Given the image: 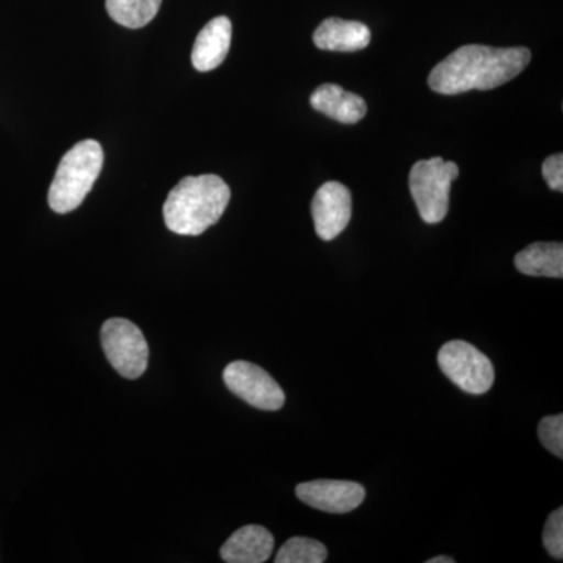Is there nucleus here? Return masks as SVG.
<instances>
[{"instance_id": "nucleus-20", "label": "nucleus", "mask_w": 563, "mask_h": 563, "mask_svg": "<svg viewBox=\"0 0 563 563\" xmlns=\"http://www.w3.org/2000/svg\"><path fill=\"white\" fill-rule=\"evenodd\" d=\"M454 559L446 558V555H439V558L429 559L428 563H454Z\"/></svg>"}, {"instance_id": "nucleus-11", "label": "nucleus", "mask_w": 563, "mask_h": 563, "mask_svg": "<svg viewBox=\"0 0 563 563\" xmlns=\"http://www.w3.org/2000/svg\"><path fill=\"white\" fill-rule=\"evenodd\" d=\"M273 548L272 532L263 526L250 525L233 532L220 554L228 563H263L272 558Z\"/></svg>"}, {"instance_id": "nucleus-1", "label": "nucleus", "mask_w": 563, "mask_h": 563, "mask_svg": "<svg viewBox=\"0 0 563 563\" xmlns=\"http://www.w3.org/2000/svg\"><path fill=\"white\" fill-rule=\"evenodd\" d=\"M526 47H498L468 44L454 51L450 57L429 74V87L439 95L454 96L472 90H493L515 79L531 62Z\"/></svg>"}, {"instance_id": "nucleus-16", "label": "nucleus", "mask_w": 563, "mask_h": 563, "mask_svg": "<svg viewBox=\"0 0 563 563\" xmlns=\"http://www.w3.org/2000/svg\"><path fill=\"white\" fill-rule=\"evenodd\" d=\"M328 559V550L318 540L307 537H292L282 544L276 563H322Z\"/></svg>"}, {"instance_id": "nucleus-14", "label": "nucleus", "mask_w": 563, "mask_h": 563, "mask_svg": "<svg viewBox=\"0 0 563 563\" xmlns=\"http://www.w3.org/2000/svg\"><path fill=\"white\" fill-rule=\"evenodd\" d=\"M518 272L532 277H563V244L533 243L515 257Z\"/></svg>"}, {"instance_id": "nucleus-10", "label": "nucleus", "mask_w": 563, "mask_h": 563, "mask_svg": "<svg viewBox=\"0 0 563 563\" xmlns=\"http://www.w3.org/2000/svg\"><path fill=\"white\" fill-rule=\"evenodd\" d=\"M232 22L229 18L218 16L199 32L191 52L192 66L201 73L217 69L228 57L231 49Z\"/></svg>"}, {"instance_id": "nucleus-13", "label": "nucleus", "mask_w": 563, "mask_h": 563, "mask_svg": "<svg viewBox=\"0 0 563 563\" xmlns=\"http://www.w3.org/2000/svg\"><path fill=\"white\" fill-rule=\"evenodd\" d=\"M310 103L314 110L343 122V124H357L366 114V102L361 96L354 95L339 87V85L325 84L313 91Z\"/></svg>"}, {"instance_id": "nucleus-18", "label": "nucleus", "mask_w": 563, "mask_h": 563, "mask_svg": "<svg viewBox=\"0 0 563 563\" xmlns=\"http://www.w3.org/2000/svg\"><path fill=\"white\" fill-rule=\"evenodd\" d=\"M543 544L554 559L563 558V509L554 510L548 517L543 529Z\"/></svg>"}, {"instance_id": "nucleus-4", "label": "nucleus", "mask_w": 563, "mask_h": 563, "mask_svg": "<svg viewBox=\"0 0 563 563\" xmlns=\"http://www.w3.org/2000/svg\"><path fill=\"white\" fill-rule=\"evenodd\" d=\"M459 177V166L435 157L417 162L409 176L410 192L422 221L437 224L450 209L451 184Z\"/></svg>"}, {"instance_id": "nucleus-5", "label": "nucleus", "mask_w": 563, "mask_h": 563, "mask_svg": "<svg viewBox=\"0 0 563 563\" xmlns=\"http://www.w3.org/2000/svg\"><path fill=\"white\" fill-rule=\"evenodd\" d=\"M102 347L114 369L125 379H139L150 363V346L139 325L111 318L102 325Z\"/></svg>"}, {"instance_id": "nucleus-3", "label": "nucleus", "mask_w": 563, "mask_h": 563, "mask_svg": "<svg viewBox=\"0 0 563 563\" xmlns=\"http://www.w3.org/2000/svg\"><path fill=\"white\" fill-rule=\"evenodd\" d=\"M103 166V151L96 140L77 143L63 155L49 188V206L55 213L76 210L91 191Z\"/></svg>"}, {"instance_id": "nucleus-15", "label": "nucleus", "mask_w": 563, "mask_h": 563, "mask_svg": "<svg viewBox=\"0 0 563 563\" xmlns=\"http://www.w3.org/2000/svg\"><path fill=\"white\" fill-rule=\"evenodd\" d=\"M111 20L128 29H141L150 24L162 7V0H107Z\"/></svg>"}, {"instance_id": "nucleus-9", "label": "nucleus", "mask_w": 563, "mask_h": 563, "mask_svg": "<svg viewBox=\"0 0 563 563\" xmlns=\"http://www.w3.org/2000/svg\"><path fill=\"white\" fill-rule=\"evenodd\" d=\"M296 495L303 504L329 514H347L365 501L366 492L351 481H310L296 487Z\"/></svg>"}, {"instance_id": "nucleus-2", "label": "nucleus", "mask_w": 563, "mask_h": 563, "mask_svg": "<svg viewBox=\"0 0 563 563\" xmlns=\"http://www.w3.org/2000/svg\"><path fill=\"white\" fill-rule=\"evenodd\" d=\"M231 201V188L213 174L181 179L163 206L166 228L179 235H201L217 224Z\"/></svg>"}, {"instance_id": "nucleus-6", "label": "nucleus", "mask_w": 563, "mask_h": 563, "mask_svg": "<svg viewBox=\"0 0 563 563\" xmlns=\"http://www.w3.org/2000/svg\"><path fill=\"white\" fill-rule=\"evenodd\" d=\"M439 365L444 376L470 395H484L495 383V368L487 355L473 344L454 340L443 344Z\"/></svg>"}, {"instance_id": "nucleus-17", "label": "nucleus", "mask_w": 563, "mask_h": 563, "mask_svg": "<svg viewBox=\"0 0 563 563\" xmlns=\"http://www.w3.org/2000/svg\"><path fill=\"white\" fill-rule=\"evenodd\" d=\"M540 442L543 446L554 454L555 457L562 459L563 455V417L562 415H553V417L543 418L539 424Z\"/></svg>"}, {"instance_id": "nucleus-8", "label": "nucleus", "mask_w": 563, "mask_h": 563, "mask_svg": "<svg viewBox=\"0 0 563 563\" xmlns=\"http://www.w3.org/2000/svg\"><path fill=\"white\" fill-rule=\"evenodd\" d=\"M314 231L324 242H332L350 224L351 191L340 181H328L314 195L312 202Z\"/></svg>"}, {"instance_id": "nucleus-7", "label": "nucleus", "mask_w": 563, "mask_h": 563, "mask_svg": "<svg viewBox=\"0 0 563 563\" xmlns=\"http://www.w3.org/2000/svg\"><path fill=\"white\" fill-rule=\"evenodd\" d=\"M224 384L233 395L261 410H280L285 404V393L280 385L261 366L251 362H232L224 369Z\"/></svg>"}, {"instance_id": "nucleus-19", "label": "nucleus", "mask_w": 563, "mask_h": 563, "mask_svg": "<svg viewBox=\"0 0 563 563\" xmlns=\"http://www.w3.org/2000/svg\"><path fill=\"white\" fill-rule=\"evenodd\" d=\"M542 173L548 187L561 192L563 190V155L554 154L543 162Z\"/></svg>"}, {"instance_id": "nucleus-12", "label": "nucleus", "mask_w": 563, "mask_h": 563, "mask_svg": "<svg viewBox=\"0 0 563 563\" xmlns=\"http://www.w3.org/2000/svg\"><path fill=\"white\" fill-rule=\"evenodd\" d=\"M313 43L321 51L357 52L369 46L372 32L362 22L329 18L314 31Z\"/></svg>"}]
</instances>
